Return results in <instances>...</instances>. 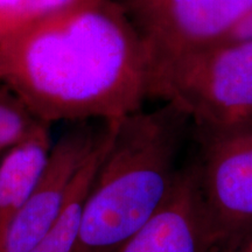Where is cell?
I'll return each mask as SVG.
<instances>
[{"label":"cell","instance_id":"obj_11","mask_svg":"<svg viewBox=\"0 0 252 252\" xmlns=\"http://www.w3.org/2000/svg\"><path fill=\"white\" fill-rule=\"evenodd\" d=\"M40 122L17 94L0 83V157L26 138Z\"/></svg>","mask_w":252,"mask_h":252},{"label":"cell","instance_id":"obj_10","mask_svg":"<svg viewBox=\"0 0 252 252\" xmlns=\"http://www.w3.org/2000/svg\"><path fill=\"white\" fill-rule=\"evenodd\" d=\"M87 0H0V45Z\"/></svg>","mask_w":252,"mask_h":252},{"label":"cell","instance_id":"obj_8","mask_svg":"<svg viewBox=\"0 0 252 252\" xmlns=\"http://www.w3.org/2000/svg\"><path fill=\"white\" fill-rule=\"evenodd\" d=\"M50 125L40 122L0 158V251L9 223L30 197L48 162L53 146Z\"/></svg>","mask_w":252,"mask_h":252},{"label":"cell","instance_id":"obj_5","mask_svg":"<svg viewBox=\"0 0 252 252\" xmlns=\"http://www.w3.org/2000/svg\"><path fill=\"white\" fill-rule=\"evenodd\" d=\"M143 42L150 98L176 62L220 42L252 9V0H116Z\"/></svg>","mask_w":252,"mask_h":252},{"label":"cell","instance_id":"obj_12","mask_svg":"<svg viewBox=\"0 0 252 252\" xmlns=\"http://www.w3.org/2000/svg\"><path fill=\"white\" fill-rule=\"evenodd\" d=\"M243 41H252V9L225 34L220 42H243Z\"/></svg>","mask_w":252,"mask_h":252},{"label":"cell","instance_id":"obj_13","mask_svg":"<svg viewBox=\"0 0 252 252\" xmlns=\"http://www.w3.org/2000/svg\"><path fill=\"white\" fill-rule=\"evenodd\" d=\"M231 252H252V237L247 239L244 243H242L238 248H236Z\"/></svg>","mask_w":252,"mask_h":252},{"label":"cell","instance_id":"obj_3","mask_svg":"<svg viewBox=\"0 0 252 252\" xmlns=\"http://www.w3.org/2000/svg\"><path fill=\"white\" fill-rule=\"evenodd\" d=\"M193 169L206 252H231L252 236V123L195 126Z\"/></svg>","mask_w":252,"mask_h":252},{"label":"cell","instance_id":"obj_1","mask_svg":"<svg viewBox=\"0 0 252 252\" xmlns=\"http://www.w3.org/2000/svg\"><path fill=\"white\" fill-rule=\"evenodd\" d=\"M0 83L40 121H119L150 98L149 60L116 0H87L0 45Z\"/></svg>","mask_w":252,"mask_h":252},{"label":"cell","instance_id":"obj_2","mask_svg":"<svg viewBox=\"0 0 252 252\" xmlns=\"http://www.w3.org/2000/svg\"><path fill=\"white\" fill-rule=\"evenodd\" d=\"M189 126V116L173 103L116 122L84 201L74 252H117L161 209L180 175Z\"/></svg>","mask_w":252,"mask_h":252},{"label":"cell","instance_id":"obj_9","mask_svg":"<svg viewBox=\"0 0 252 252\" xmlns=\"http://www.w3.org/2000/svg\"><path fill=\"white\" fill-rule=\"evenodd\" d=\"M117 121L109 122L98 146L75 179L64 208L48 231L28 252H74L80 235L82 210L100 160L108 149Z\"/></svg>","mask_w":252,"mask_h":252},{"label":"cell","instance_id":"obj_7","mask_svg":"<svg viewBox=\"0 0 252 252\" xmlns=\"http://www.w3.org/2000/svg\"><path fill=\"white\" fill-rule=\"evenodd\" d=\"M117 252H206L190 166L181 169L174 190L161 209Z\"/></svg>","mask_w":252,"mask_h":252},{"label":"cell","instance_id":"obj_4","mask_svg":"<svg viewBox=\"0 0 252 252\" xmlns=\"http://www.w3.org/2000/svg\"><path fill=\"white\" fill-rule=\"evenodd\" d=\"M151 98L173 103L191 124L224 127L252 123V41L219 42L176 62Z\"/></svg>","mask_w":252,"mask_h":252},{"label":"cell","instance_id":"obj_6","mask_svg":"<svg viewBox=\"0 0 252 252\" xmlns=\"http://www.w3.org/2000/svg\"><path fill=\"white\" fill-rule=\"evenodd\" d=\"M72 122L53 143L45 171L6 230L1 252H28L58 220L75 179L108 128L109 122Z\"/></svg>","mask_w":252,"mask_h":252},{"label":"cell","instance_id":"obj_14","mask_svg":"<svg viewBox=\"0 0 252 252\" xmlns=\"http://www.w3.org/2000/svg\"><path fill=\"white\" fill-rule=\"evenodd\" d=\"M0 252H1V251H0Z\"/></svg>","mask_w":252,"mask_h":252}]
</instances>
